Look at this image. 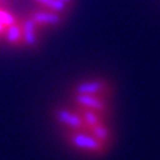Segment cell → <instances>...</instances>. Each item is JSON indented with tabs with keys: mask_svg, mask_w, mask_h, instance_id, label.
Returning <instances> with one entry per match:
<instances>
[{
	"mask_svg": "<svg viewBox=\"0 0 160 160\" xmlns=\"http://www.w3.org/2000/svg\"><path fill=\"white\" fill-rule=\"evenodd\" d=\"M92 128H93V135H95V139L96 140H99V142H106L108 139V129L106 127L98 124V126H95Z\"/></svg>",
	"mask_w": 160,
	"mask_h": 160,
	"instance_id": "9c48e42d",
	"label": "cell"
},
{
	"mask_svg": "<svg viewBox=\"0 0 160 160\" xmlns=\"http://www.w3.org/2000/svg\"><path fill=\"white\" fill-rule=\"evenodd\" d=\"M36 2L44 4L49 9H52L53 12H63L66 9V3L60 2V0H36Z\"/></svg>",
	"mask_w": 160,
	"mask_h": 160,
	"instance_id": "ba28073f",
	"label": "cell"
},
{
	"mask_svg": "<svg viewBox=\"0 0 160 160\" xmlns=\"http://www.w3.org/2000/svg\"><path fill=\"white\" fill-rule=\"evenodd\" d=\"M83 119L89 127H95L99 124V116L92 111H86L83 113Z\"/></svg>",
	"mask_w": 160,
	"mask_h": 160,
	"instance_id": "30bf717a",
	"label": "cell"
},
{
	"mask_svg": "<svg viewBox=\"0 0 160 160\" xmlns=\"http://www.w3.org/2000/svg\"><path fill=\"white\" fill-rule=\"evenodd\" d=\"M0 23L2 24H7V26H11L15 23V19L11 13H8L6 11H0Z\"/></svg>",
	"mask_w": 160,
	"mask_h": 160,
	"instance_id": "8fae6325",
	"label": "cell"
},
{
	"mask_svg": "<svg viewBox=\"0 0 160 160\" xmlns=\"http://www.w3.org/2000/svg\"><path fill=\"white\" fill-rule=\"evenodd\" d=\"M72 143L79 148L91 149V151H96V149H99L100 146H102L99 140L88 136V135H84V133H78V135H75V136H72Z\"/></svg>",
	"mask_w": 160,
	"mask_h": 160,
	"instance_id": "6da1fadb",
	"label": "cell"
},
{
	"mask_svg": "<svg viewBox=\"0 0 160 160\" xmlns=\"http://www.w3.org/2000/svg\"><path fill=\"white\" fill-rule=\"evenodd\" d=\"M2 31H3V24L0 23V32H2Z\"/></svg>",
	"mask_w": 160,
	"mask_h": 160,
	"instance_id": "4fadbf2b",
	"label": "cell"
},
{
	"mask_svg": "<svg viewBox=\"0 0 160 160\" xmlns=\"http://www.w3.org/2000/svg\"><path fill=\"white\" fill-rule=\"evenodd\" d=\"M23 38H24V42L28 46H32L36 42V38H35V22L31 20H26L23 24Z\"/></svg>",
	"mask_w": 160,
	"mask_h": 160,
	"instance_id": "5b68a950",
	"label": "cell"
},
{
	"mask_svg": "<svg viewBox=\"0 0 160 160\" xmlns=\"http://www.w3.org/2000/svg\"><path fill=\"white\" fill-rule=\"evenodd\" d=\"M102 83L100 82H87V83H82L79 84L76 91L78 93H84V95H93L98 93L102 89Z\"/></svg>",
	"mask_w": 160,
	"mask_h": 160,
	"instance_id": "8992f818",
	"label": "cell"
},
{
	"mask_svg": "<svg viewBox=\"0 0 160 160\" xmlns=\"http://www.w3.org/2000/svg\"><path fill=\"white\" fill-rule=\"evenodd\" d=\"M32 20L35 23L40 24H58L60 23V18L56 12H47V11H38L32 15Z\"/></svg>",
	"mask_w": 160,
	"mask_h": 160,
	"instance_id": "277c9868",
	"label": "cell"
},
{
	"mask_svg": "<svg viewBox=\"0 0 160 160\" xmlns=\"http://www.w3.org/2000/svg\"><path fill=\"white\" fill-rule=\"evenodd\" d=\"M22 38H23V29L20 28L18 24H11L9 26V28H8V32H7V39H8V42L9 43H12V44H15V43H18V42H20L22 40Z\"/></svg>",
	"mask_w": 160,
	"mask_h": 160,
	"instance_id": "52a82bcc",
	"label": "cell"
},
{
	"mask_svg": "<svg viewBox=\"0 0 160 160\" xmlns=\"http://www.w3.org/2000/svg\"><path fill=\"white\" fill-rule=\"evenodd\" d=\"M56 116L62 123L67 124V126L72 127V128L79 129V128L83 127V119L80 116H78V115L72 113V112L66 111V109H60V111H58Z\"/></svg>",
	"mask_w": 160,
	"mask_h": 160,
	"instance_id": "7a4b0ae2",
	"label": "cell"
},
{
	"mask_svg": "<svg viewBox=\"0 0 160 160\" xmlns=\"http://www.w3.org/2000/svg\"><path fill=\"white\" fill-rule=\"evenodd\" d=\"M60 2H63V3H66V4H67V3L71 2V0H60Z\"/></svg>",
	"mask_w": 160,
	"mask_h": 160,
	"instance_id": "7c38bea8",
	"label": "cell"
},
{
	"mask_svg": "<svg viewBox=\"0 0 160 160\" xmlns=\"http://www.w3.org/2000/svg\"><path fill=\"white\" fill-rule=\"evenodd\" d=\"M76 102L83 107H87L89 109H104V104L102 100H99L98 98L92 96V95H84L79 93L76 96Z\"/></svg>",
	"mask_w": 160,
	"mask_h": 160,
	"instance_id": "3957f363",
	"label": "cell"
}]
</instances>
